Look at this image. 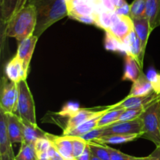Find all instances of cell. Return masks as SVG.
Instances as JSON below:
<instances>
[{"label":"cell","instance_id":"1","mask_svg":"<svg viewBox=\"0 0 160 160\" xmlns=\"http://www.w3.org/2000/svg\"><path fill=\"white\" fill-rule=\"evenodd\" d=\"M28 3L35 8L37 24L34 35L38 38L53 24L68 16L65 0H28Z\"/></svg>","mask_w":160,"mask_h":160},{"label":"cell","instance_id":"2","mask_svg":"<svg viewBox=\"0 0 160 160\" xmlns=\"http://www.w3.org/2000/svg\"><path fill=\"white\" fill-rule=\"evenodd\" d=\"M37 24L35 8L31 4H26L9 20L2 36V43L5 37L14 38L18 42L34 35Z\"/></svg>","mask_w":160,"mask_h":160},{"label":"cell","instance_id":"3","mask_svg":"<svg viewBox=\"0 0 160 160\" xmlns=\"http://www.w3.org/2000/svg\"><path fill=\"white\" fill-rule=\"evenodd\" d=\"M159 111L160 99L148 106L140 116L143 125L142 138L151 141L156 147L160 146Z\"/></svg>","mask_w":160,"mask_h":160},{"label":"cell","instance_id":"4","mask_svg":"<svg viewBox=\"0 0 160 160\" xmlns=\"http://www.w3.org/2000/svg\"><path fill=\"white\" fill-rule=\"evenodd\" d=\"M18 87L19 97L16 115L22 120L37 125L34 101L26 79H23L18 83Z\"/></svg>","mask_w":160,"mask_h":160},{"label":"cell","instance_id":"5","mask_svg":"<svg viewBox=\"0 0 160 160\" xmlns=\"http://www.w3.org/2000/svg\"><path fill=\"white\" fill-rule=\"evenodd\" d=\"M18 97V83L11 82L7 77L3 76L1 81L0 109L5 113L17 114Z\"/></svg>","mask_w":160,"mask_h":160},{"label":"cell","instance_id":"6","mask_svg":"<svg viewBox=\"0 0 160 160\" xmlns=\"http://www.w3.org/2000/svg\"><path fill=\"white\" fill-rule=\"evenodd\" d=\"M143 133V125L141 117L127 122H117L104 127L103 136L112 134H134Z\"/></svg>","mask_w":160,"mask_h":160},{"label":"cell","instance_id":"7","mask_svg":"<svg viewBox=\"0 0 160 160\" xmlns=\"http://www.w3.org/2000/svg\"><path fill=\"white\" fill-rule=\"evenodd\" d=\"M28 0H0V20H1V36L9 20L23 7Z\"/></svg>","mask_w":160,"mask_h":160},{"label":"cell","instance_id":"8","mask_svg":"<svg viewBox=\"0 0 160 160\" xmlns=\"http://www.w3.org/2000/svg\"><path fill=\"white\" fill-rule=\"evenodd\" d=\"M12 143L7 131L6 113L0 109V160H14Z\"/></svg>","mask_w":160,"mask_h":160},{"label":"cell","instance_id":"9","mask_svg":"<svg viewBox=\"0 0 160 160\" xmlns=\"http://www.w3.org/2000/svg\"><path fill=\"white\" fill-rule=\"evenodd\" d=\"M133 31H134V23L131 17L118 16L112 26L106 31L110 33L117 40L123 44L125 39Z\"/></svg>","mask_w":160,"mask_h":160},{"label":"cell","instance_id":"10","mask_svg":"<svg viewBox=\"0 0 160 160\" xmlns=\"http://www.w3.org/2000/svg\"><path fill=\"white\" fill-rule=\"evenodd\" d=\"M38 39V38L33 35L23 39L21 42H18V47H17V52L16 56L21 61L23 69L27 74L28 73V71H29L30 63H31V60L32 58V55L34 53Z\"/></svg>","mask_w":160,"mask_h":160},{"label":"cell","instance_id":"11","mask_svg":"<svg viewBox=\"0 0 160 160\" xmlns=\"http://www.w3.org/2000/svg\"><path fill=\"white\" fill-rule=\"evenodd\" d=\"M160 99V94L153 92L148 95L138 96V97H128L127 96L123 100L119 103L115 104L117 108H148V106L154 103L156 100Z\"/></svg>","mask_w":160,"mask_h":160},{"label":"cell","instance_id":"12","mask_svg":"<svg viewBox=\"0 0 160 160\" xmlns=\"http://www.w3.org/2000/svg\"><path fill=\"white\" fill-rule=\"evenodd\" d=\"M104 108H81L76 114L72 117L69 118L67 122L65 128L63 130V135H67L71 130L78 127V125H81L85 122L86 121L89 120L93 118L94 116L97 115L102 111Z\"/></svg>","mask_w":160,"mask_h":160},{"label":"cell","instance_id":"13","mask_svg":"<svg viewBox=\"0 0 160 160\" xmlns=\"http://www.w3.org/2000/svg\"><path fill=\"white\" fill-rule=\"evenodd\" d=\"M47 138L50 141L52 145L66 160H76L73 155L71 136L70 135L56 136V135L48 133Z\"/></svg>","mask_w":160,"mask_h":160},{"label":"cell","instance_id":"14","mask_svg":"<svg viewBox=\"0 0 160 160\" xmlns=\"http://www.w3.org/2000/svg\"><path fill=\"white\" fill-rule=\"evenodd\" d=\"M68 16L73 18L78 16L95 15L98 13L95 6L85 0H68L67 2Z\"/></svg>","mask_w":160,"mask_h":160},{"label":"cell","instance_id":"15","mask_svg":"<svg viewBox=\"0 0 160 160\" xmlns=\"http://www.w3.org/2000/svg\"><path fill=\"white\" fill-rule=\"evenodd\" d=\"M8 134L12 144L23 142V122L17 115L6 113Z\"/></svg>","mask_w":160,"mask_h":160},{"label":"cell","instance_id":"16","mask_svg":"<svg viewBox=\"0 0 160 160\" xmlns=\"http://www.w3.org/2000/svg\"><path fill=\"white\" fill-rule=\"evenodd\" d=\"M123 45H124L126 54L133 56L137 61L139 66L142 68L145 55L142 53L140 39L136 35L134 30L125 39V41L123 42Z\"/></svg>","mask_w":160,"mask_h":160},{"label":"cell","instance_id":"17","mask_svg":"<svg viewBox=\"0 0 160 160\" xmlns=\"http://www.w3.org/2000/svg\"><path fill=\"white\" fill-rule=\"evenodd\" d=\"M6 75L11 82L18 83L21 80L26 79L28 74L23 69V64L21 61L17 57L14 56L6 66Z\"/></svg>","mask_w":160,"mask_h":160},{"label":"cell","instance_id":"18","mask_svg":"<svg viewBox=\"0 0 160 160\" xmlns=\"http://www.w3.org/2000/svg\"><path fill=\"white\" fill-rule=\"evenodd\" d=\"M22 122H23V142L22 143L34 144L36 141L39 138H47L48 133L39 128L38 125H34L24 120H22Z\"/></svg>","mask_w":160,"mask_h":160},{"label":"cell","instance_id":"19","mask_svg":"<svg viewBox=\"0 0 160 160\" xmlns=\"http://www.w3.org/2000/svg\"><path fill=\"white\" fill-rule=\"evenodd\" d=\"M114 106H115V104L106 107V108H105L104 109L99 113V114L94 116L93 118L90 119L89 120L86 121L85 122L82 123L81 125H78V127H76V128L73 129V130H71V131H70L67 135H70V136H81L82 135L85 134L86 133H88V132L97 128L98 125V122H99L102 116L105 113L107 112L108 111H109L110 109L113 108Z\"/></svg>","mask_w":160,"mask_h":160},{"label":"cell","instance_id":"20","mask_svg":"<svg viewBox=\"0 0 160 160\" xmlns=\"http://www.w3.org/2000/svg\"><path fill=\"white\" fill-rule=\"evenodd\" d=\"M132 20L133 23H134V30L138 39H140L142 53L145 55L148 37H149V35L151 34L149 22L145 17H142V18L132 19Z\"/></svg>","mask_w":160,"mask_h":160},{"label":"cell","instance_id":"21","mask_svg":"<svg viewBox=\"0 0 160 160\" xmlns=\"http://www.w3.org/2000/svg\"><path fill=\"white\" fill-rule=\"evenodd\" d=\"M143 133H134V134H112L103 136L94 140L92 142L100 144H120L124 143L134 141L138 138L142 137Z\"/></svg>","mask_w":160,"mask_h":160},{"label":"cell","instance_id":"22","mask_svg":"<svg viewBox=\"0 0 160 160\" xmlns=\"http://www.w3.org/2000/svg\"><path fill=\"white\" fill-rule=\"evenodd\" d=\"M154 92L151 83L147 78L146 75L142 73L140 76L134 82H133L132 86L130 90L128 97H138L145 96Z\"/></svg>","mask_w":160,"mask_h":160},{"label":"cell","instance_id":"23","mask_svg":"<svg viewBox=\"0 0 160 160\" xmlns=\"http://www.w3.org/2000/svg\"><path fill=\"white\" fill-rule=\"evenodd\" d=\"M145 17L149 22L151 32L160 26V0H147Z\"/></svg>","mask_w":160,"mask_h":160},{"label":"cell","instance_id":"24","mask_svg":"<svg viewBox=\"0 0 160 160\" xmlns=\"http://www.w3.org/2000/svg\"><path fill=\"white\" fill-rule=\"evenodd\" d=\"M142 67L138 64L137 61L133 56L126 54L124 72L122 77V80L134 82L142 73Z\"/></svg>","mask_w":160,"mask_h":160},{"label":"cell","instance_id":"25","mask_svg":"<svg viewBox=\"0 0 160 160\" xmlns=\"http://www.w3.org/2000/svg\"><path fill=\"white\" fill-rule=\"evenodd\" d=\"M117 17H118V15L115 13V12H111V11L103 9V10L97 13L95 25L98 26V28H102L106 31L112 26Z\"/></svg>","mask_w":160,"mask_h":160},{"label":"cell","instance_id":"26","mask_svg":"<svg viewBox=\"0 0 160 160\" xmlns=\"http://www.w3.org/2000/svg\"><path fill=\"white\" fill-rule=\"evenodd\" d=\"M125 108H117L114 106L113 108L108 111L102 116L99 122H98V127H105L110 125L112 124L115 123L116 121L119 119L120 115L124 111Z\"/></svg>","mask_w":160,"mask_h":160},{"label":"cell","instance_id":"27","mask_svg":"<svg viewBox=\"0 0 160 160\" xmlns=\"http://www.w3.org/2000/svg\"><path fill=\"white\" fill-rule=\"evenodd\" d=\"M14 160H38L34 144L22 143L20 151Z\"/></svg>","mask_w":160,"mask_h":160},{"label":"cell","instance_id":"28","mask_svg":"<svg viewBox=\"0 0 160 160\" xmlns=\"http://www.w3.org/2000/svg\"><path fill=\"white\" fill-rule=\"evenodd\" d=\"M38 160H47L48 152L52 144L48 138H39L34 144Z\"/></svg>","mask_w":160,"mask_h":160},{"label":"cell","instance_id":"29","mask_svg":"<svg viewBox=\"0 0 160 160\" xmlns=\"http://www.w3.org/2000/svg\"><path fill=\"white\" fill-rule=\"evenodd\" d=\"M146 3L147 0H134V2L130 5V17L131 19L142 18L145 17Z\"/></svg>","mask_w":160,"mask_h":160},{"label":"cell","instance_id":"30","mask_svg":"<svg viewBox=\"0 0 160 160\" xmlns=\"http://www.w3.org/2000/svg\"><path fill=\"white\" fill-rule=\"evenodd\" d=\"M88 144L90 147L92 155H95V157L101 160H111L109 151L106 148V145L97 144L92 141H88Z\"/></svg>","mask_w":160,"mask_h":160},{"label":"cell","instance_id":"31","mask_svg":"<svg viewBox=\"0 0 160 160\" xmlns=\"http://www.w3.org/2000/svg\"><path fill=\"white\" fill-rule=\"evenodd\" d=\"M105 48L107 50L113 52H124L125 48L123 43L117 40L114 36H112L108 31H106V37H105Z\"/></svg>","mask_w":160,"mask_h":160},{"label":"cell","instance_id":"32","mask_svg":"<svg viewBox=\"0 0 160 160\" xmlns=\"http://www.w3.org/2000/svg\"><path fill=\"white\" fill-rule=\"evenodd\" d=\"M146 108H128V109H125L124 111L120 115L119 119L116 121L115 123L121 122H127V121H131L138 119V118H139L142 115V114L145 111Z\"/></svg>","mask_w":160,"mask_h":160},{"label":"cell","instance_id":"33","mask_svg":"<svg viewBox=\"0 0 160 160\" xmlns=\"http://www.w3.org/2000/svg\"><path fill=\"white\" fill-rule=\"evenodd\" d=\"M71 139L73 144V155L76 159V158L80 156L85 150L88 145V141L81 138V136H71Z\"/></svg>","mask_w":160,"mask_h":160},{"label":"cell","instance_id":"34","mask_svg":"<svg viewBox=\"0 0 160 160\" xmlns=\"http://www.w3.org/2000/svg\"><path fill=\"white\" fill-rule=\"evenodd\" d=\"M146 76L152 86L153 90L157 94H160V73L154 68H150Z\"/></svg>","mask_w":160,"mask_h":160},{"label":"cell","instance_id":"35","mask_svg":"<svg viewBox=\"0 0 160 160\" xmlns=\"http://www.w3.org/2000/svg\"><path fill=\"white\" fill-rule=\"evenodd\" d=\"M81 108H80L78 104L70 102V103H67V104L64 105L63 108L58 113V115L63 116V117L70 118L74 115Z\"/></svg>","mask_w":160,"mask_h":160},{"label":"cell","instance_id":"36","mask_svg":"<svg viewBox=\"0 0 160 160\" xmlns=\"http://www.w3.org/2000/svg\"><path fill=\"white\" fill-rule=\"evenodd\" d=\"M104 145L106 146V148L109 151L111 160H132L135 158V156L123 153V152L117 150V149L109 147L107 144H104Z\"/></svg>","mask_w":160,"mask_h":160},{"label":"cell","instance_id":"37","mask_svg":"<svg viewBox=\"0 0 160 160\" xmlns=\"http://www.w3.org/2000/svg\"><path fill=\"white\" fill-rule=\"evenodd\" d=\"M103 133H104V127H97V128L86 133L85 134L82 135L81 137L88 142V141H92L97 138L103 136Z\"/></svg>","mask_w":160,"mask_h":160},{"label":"cell","instance_id":"38","mask_svg":"<svg viewBox=\"0 0 160 160\" xmlns=\"http://www.w3.org/2000/svg\"><path fill=\"white\" fill-rule=\"evenodd\" d=\"M96 14L91 16H78V17H75L72 19H74V20L81 22V23L86 24L95 25V23H96Z\"/></svg>","mask_w":160,"mask_h":160},{"label":"cell","instance_id":"39","mask_svg":"<svg viewBox=\"0 0 160 160\" xmlns=\"http://www.w3.org/2000/svg\"><path fill=\"white\" fill-rule=\"evenodd\" d=\"M47 160H66L59 152H57L56 148L52 145L49 150L48 152V157Z\"/></svg>","mask_w":160,"mask_h":160},{"label":"cell","instance_id":"40","mask_svg":"<svg viewBox=\"0 0 160 160\" xmlns=\"http://www.w3.org/2000/svg\"><path fill=\"white\" fill-rule=\"evenodd\" d=\"M114 12L118 16H129L130 17L131 7H130V5L128 3H126L120 7L117 8Z\"/></svg>","mask_w":160,"mask_h":160},{"label":"cell","instance_id":"41","mask_svg":"<svg viewBox=\"0 0 160 160\" xmlns=\"http://www.w3.org/2000/svg\"><path fill=\"white\" fill-rule=\"evenodd\" d=\"M92 156V153L91 152V149L89 147L88 144L86 147L85 150L84 151L82 154H81L80 156H78V158H76V160H91Z\"/></svg>","mask_w":160,"mask_h":160},{"label":"cell","instance_id":"42","mask_svg":"<svg viewBox=\"0 0 160 160\" xmlns=\"http://www.w3.org/2000/svg\"><path fill=\"white\" fill-rule=\"evenodd\" d=\"M101 3L102 5V7L106 10L111 11V12H114L115 11V7H114L113 4H112L111 0H101Z\"/></svg>","mask_w":160,"mask_h":160},{"label":"cell","instance_id":"43","mask_svg":"<svg viewBox=\"0 0 160 160\" xmlns=\"http://www.w3.org/2000/svg\"><path fill=\"white\" fill-rule=\"evenodd\" d=\"M150 159L149 160H160V146L156 147V150L150 154Z\"/></svg>","mask_w":160,"mask_h":160},{"label":"cell","instance_id":"44","mask_svg":"<svg viewBox=\"0 0 160 160\" xmlns=\"http://www.w3.org/2000/svg\"><path fill=\"white\" fill-rule=\"evenodd\" d=\"M111 1H112L114 7H115V9H117V8L120 7V6H123V4H125V3H127L125 0H111Z\"/></svg>","mask_w":160,"mask_h":160},{"label":"cell","instance_id":"45","mask_svg":"<svg viewBox=\"0 0 160 160\" xmlns=\"http://www.w3.org/2000/svg\"><path fill=\"white\" fill-rule=\"evenodd\" d=\"M150 159V155L145 157H135L134 159L132 160H149Z\"/></svg>","mask_w":160,"mask_h":160},{"label":"cell","instance_id":"46","mask_svg":"<svg viewBox=\"0 0 160 160\" xmlns=\"http://www.w3.org/2000/svg\"><path fill=\"white\" fill-rule=\"evenodd\" d=\"M91 160H101V159H99V158H97V157H95V155H92V158H91Z\"/></svg>","mask_w":160,"mask_h":160},{"label":"cell","instance_id":"47","mask_svg":"<svg viewBox=\"0 0 160 160\" xmlns=\"http://www.w3.org/2000/svg\"><path fill=\"white\" fill-rule=\"evenodd\" d=\"M85 1H88V2H90V3H92V2H93L94 0H85Z\"/></svg>","mask_w":160,"mask_h":160},{"label":"cell","instance_id":"48","mask_svg":"<svg viewBox=\"0 0 160 160\" xmlns=\"http://www.w3.org/2000/svg\"><path fill=\"white\" fill-rule=\"evenodd\" d=\"M159 128H160V111H159Z\"/></svg>","mask_w":160,"mask_h":160},{"label":"cell","instance_id":"49","mask_svg":"<svg viewBox=\"0 0 160 160\" xmlns=\"http://www.w3.org/2000/svg\"><path fill=\"white\" fill-rule=\"evenodd\" d=\"M67 1H68V0H65V2H66V3H67Z\"/></svg>","mask_w":160,"mask_h":160}]
</instances>
